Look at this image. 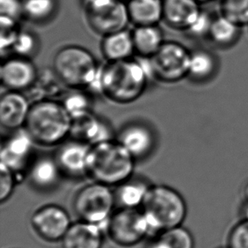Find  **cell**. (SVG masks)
<instances>
[{"mask_svg":"<svg viewBox=\"0 0 248 248\" xmlns=\"http://www.w3.org/2000/svg\"><path fill=\"white\" fill-rule=\"evenodd\" d=\"M240 215L242 219L248 220V201H242V204L240 208Z\"/></svg>","mask_w":248,"mask_h":248,"instance_id":"e575fe53","label":"cell"},{"mask_svg":"<svg viewBox=\"0 0 248 248\" xmlns=\"http://www.w3.org/2000/svg\"><path fill=\"white\" fill-rule=\"evenodd\" d=\"M115 203V195L110 187L93 181L76 193L73 209L79 220L99 225L105 231Z\"/></svg>","mask_w":248,"mask_h":248,"instance_id":"8992f818","label":"cell"},{"mask_svg":"<svg viewBox=\"0 0 248 248\" xmlns=\"http://www.w3.org/2000/svg\"><path fill=\"white\" fill-rule=\"evenodd\" d=\"M34 143L25 128L12 131L2 143L0 163L16 173L23 170L31 157Z\"/></svg>","mask_w":248,"mask_h":248,"instance_id":"7c38bea8","label":"cell"},{"mask_svg":"<svg viewBox=\"0 0 248 248\" xmlns=\"http://www.w3.org/2000/svg\"><path fill=\"white\" fill-rule=\"evenodd\" d=\"M215 16L211 12L202 9L198 18L185 32L195 39H208Z\"/></svg>","mask_w":248,"mask_h":248,"instance_id":"f546056e","label":"cell"},{"mask_svg":"<svg viewBox=\"0 0 248 248\" xmlns=\"http://www.w3.org/2000/svg\"><path fill=\"white\" fill-rule=\"evenodd\" d=\"M136 158L119 141L93 145L87 159V174L95 182L119 186L131 179Z\"/></svg>","mask_w":248,"mask_h":248,"instance_id":"7a4b0ae2","label":"cell"},{"mask_svg":"<svg viewBox=\"0 0 248 248\" xmlns=\"http://www.w3.org/2000/svg\"><path fill=\"white\" fill-rule=\"evenodd\" d=\"M135 51L141 57L151 58L161 47L164 35L157 25L137 26L132 31Z\"/></svg>","mask_w":248,"mask_h":248,"instance_id":"603a6c76","label":"cell"},{"mask_svg":"<svg viewBox=\"0 0 248 248\" xmlns=\"http://www.w3.org/2000/svg\"><path fill=\"white\" fill-rule=\"evenodd\" d=\"M218 13L241 27H248V0H218Z\"/></svg>","mask_w":248,"mask_h":248,"instance_id":"4316f807","label":"cell"},{"mask_svg":"<svg viewBox=\"0 0 248 248\" xmlns=\"http://www.w3.org/2000/svg\"><path fill=\"white\" fill-rule=\"evenodd\" d=\"M38 78L37 68L27 58L15 56L3 62L0 69L1 83L7 91L27 90L33 87Z\"/></svg>","mask_w":248,"mask_h":248,"instance_id":"8fae6325","label":"cell"},{"mask_svg":"<svg viewBox=\"0 0 248 248\" xmlns=\"http://www.w3.org/2000/svg\"><path fill=\"white\" fill-rule=\"evenodd\" d=\"M227 246L230 248H248V220L242 219L229 233Z\"/></svg>","mask_w":248,"mask_h":248,"instance_id":"1f68e13d","label":"cell"},{"mask_svg":"<svg viewBox=\"0 0 248 248\" xmlns=\"http://www.w3.org/2000/svg\"><path fill=\"white\" fill-rule=\"evenodd\" d=\"M91 147L90 144L78 139L61 143L55 158L61 171L76 176L87 174Z\"/></svg>","mask_w":248,"mask_h":248,"instance_id":"5bb4252c","label":"cell"},{"mask_svg":"<svg viewBox=\"0 0 248 248\" xmlns=\"http://www.w3.org/2000/svg\"><path fill=\"white\" fill-rule=\"evenodd\" d=\"M152 233L155 235L183 225L187 204L183 196L165 185L150 186L141 206Z\"/></svg>","mask_w":248,"mask_h":248,"instance_id":"277c9868","label":"cell"},{"mask_svg":"<svg viewBox=\"0 0 248 248\" xmlns=\"http://www.w3.org/2000/svg\"><path fill=\"white\" fill-rule=\"evenodd\" d=\"M0 15L18 20L20 17L23 16L22 0H0Z\"/></svg>","mask_w":248,"mask_h":248,"instance_id":"836d02e7","label":"cell"},{"mask_svg":"<svg viewBox=\"0 0 248 248\" xmlns=\"http://www.w3.org/2000/svg\"><path fill=\"white\" fill-rule=\"evenodd\" d=\"M163 20L170 27L186 31L201 12L197 0H163Z\"/></svg>","mask_w":248,"mask_h":248,"instance_id":"e0dca14e","label":"cell"},{"mask_svg":"<svg viewBox=\"0 0 248 248\" xmlns=\"http://www.w3.org/2000/svg\"><path fill=\"white\" fill-rule=\"evenodd\" d=\"M105 231L99 225L79 221L72 223L61 240L62 248H103Z\"/></svg>","mask_w":248,"mask_h":248,"instance_id":"9a60e30c","label":"cell"},{"mask_svg":"<svg viewBox=\"0 0 248 248\" xmlns=\"http://www.w3.org/2000/svg\"><path fill=\"white\" fill-rule=\"evenodd\" d=\"M99 70L100 66L93 55L80 46L62 47L54 55V74L61 83L71 88L90 87Z\"/></svg>","mask_w":248,"mask_h":248,"instance_id":"5b68a950","label":"cell"},{"mask_svg":"<svg viewBox=\"0 0 248 248\" xmlns=\"http://www.w3.org/2000/svg\"><path fill=\"white\" fill-rule=\"evenodd\" d=\"M199 3L202 4V3H210L212 1H215V0H197Z\"/></svg>","mask_w":248,"mask_h":248,"instance_id":"8d00e7d4","label":"cell"},{"mask_svg":"<svg viewBox=\"0 0 248 248\" xmlns=\"http://www.w3.org/2000/svg\"><path fill=\"white\" fill-rule=\"evenodd\" d=\"M72 118L64 104L53 99H39L31 106L25 129L34 142L56 146L71 135Z\"/></svg>","mask_w":248,"mask_h":248,"instance_id":"3957f363","label":"cell"},{"mask_svg":"<svg viewBox=\"0 0 248 248\" xmlns=\"http://www.w3.org/2000/svg\"><path fill=\"white\" fill-rule=\"evenodd\" d=\"M101 50L108 62L125 61L131 59L135 52L132 32L122 30L104 37Z\"/></svg>","mask_w":248,"mask_h":248,"instance_id":"ffe728a7","label":"cell"},{"mask_svg":"<svg viewBox=\"0 0 248 248\" xmlns=\"http://www.w3.org/2000/svg\"><path fill=\"white\" fill-rule=\"evenodd\" d=\"M242 201H248V181L242 187Z\"/></svg>","mask_w":248,"mask_h":248,"instance_id":"d590c367","label":"cell"},{"mask_svg":"<svg viewBox=\"0 0 248 248\" xmlns=\"http://www.w3.org/2000/svg\"><path fill=\"white\" fill-rule=\"evenodd\" d=\"M128 12L137 26L157 25L163 20V0H129Z\"/></svg>","mask_w":248,"mask_h":248,"instance_id":"7402d4cb","label":"cell"},{"mask_svg":"<svg viewBox=\"0 0 248 248\" xmlns=\"http://www.w3.org/2000/svg\"><path fill=\"white\" fill-rule=\"evenodd\" d=\"M61 170L55 158H42L34 163L30 170V180L37 187H52L57 183Z\"/></svg>","mask_w":248,"mask_h":248,"instance_id":"cb8c5ba5","label":"cell"},{"mask_svg":"<svg viewBox=\"0 0 248 248\" xmlns=\"http://www.w3.org/2000/svg\"><path fill=\"white\" fill-rule=\"evenodd\" d=\"M149 76V58L108 62L90 87L115 104H131L144 93Z\"/></svg>","mask_w":248,"mask_h":248,"instance_id":"6da1fadb","label":"cell"},{"mask_svg":"<svg viewBox=\"0 0 248 248\" xmlns=\"http://www.w3.org/2000/svg\"><path fill=\"white\" fill-rule=\"evenodd\" d=\"M84 5L88 25L104 37L126 29L131 22L127 3L122 0H92Z\"/></svg>","mask_w":248,"mask_h":248,"instance_id":"9c48e42d","label":"cell"},{"mask_svg":"<svg viewBox=\"0 0 248 248\" xmlns=\"http://www.w3.org/2000/svg\"><path fill=\"white\" fill-rule=\"evenodd\" d=\"M118 141L136 159L148 156L155 148V138L153 131L141 124H131L121 130Z\"/></svg>","mask_w":248,"mask_h":248,"instance_id":"2e32d148","label":"cell"},{"mask_svg":"<svg viewBox=\"0 0 248 248\" xmlns=\"http://www.w3.org/2000/svg\"><path fill=\"white\" fill-rule=\"evenodd\" d=\"M191 51L177 42H165L149 58L152 76L165 83H175L188 77Z\"/></svg>","mask_w":248,"mask_h":248,"instance_id":"ba28073f","label":"cell"},{"mask_svg":"<svg viewBox=\"0 0 248 248\" xmlns=\"http://www.w3.org/2000/svg\"><path fill=\"white\" fill-rule=\"evenodd\" d=\"M38 43L36 36L30 31H19L12 49L16 56L29 59L37 50Z\"/></svg>","mask_w":248,"mask_h":248,"instance_id":"f1b7e54d","label":"cell"},{"mask_svg":"<svg viewBox=\"0 0 248 248\" xmlns=\"http://www.w3.org/2000/svg\"><path fill=\"white\" fill-rule=\"evenodd\" d=\"M23 16L35 23H44L54 16L56 0H22Z\"/></svg>","mask_w":248,"mask_h":248,"instance_id":"484cf974","label":"cell"},{"mask_svg":"<svg viewBox=\"0 0 248 248\" xmlns=\"http://www.w3.org/2000/svg\"><path fill=\"white\" fill-rule=\"evenodd\" d=\"M229 248L228 246H225V247H219V248Z\"/></svg>","mask_w":248,"mask_h":248,"instance_id":"74e56055","label":"cell"},{"mask_svg":"<svg viewBox=\"0 0 248 248\" xmlns=\"http://www.w3.org/2000/svg\"><path fill=\"white\" fill-rule=\"evenodd\" d=\"M71 135L74 136L75 139L85 141L91 146L112 140L108 124H104L92 112L72 119Z\"/></svg>","mask_w":248,"mask_h":248,"instance_id":"ac0fdd59","label":"cell"},{"mask_svg":"<svg viewBox=\"0 0 248 248\" xmlns=\"http://www.w3.org/2000/svg\"><path fill=\"white\" fill-rule=\"evenodd\" d=\"M149 186L140 181H125L118 186L114 193L116 202L121 208H138L142 204Z\"/></svg>","mask_w":248,"mask_h":248,"instance_id":"d4e9b609","label":"cell"},{"mask_svg":"<svg viewBox=\"0 0 248 248\" xmlns=\"http://www.w3.org/2000/svg\"><path fill=\"white\" fill-rule=\"evenodd\" d=\"M242 27L218 13L212 22L208 40L218 48H230L238 43L242 35Z\"/></svg>","mask_w":248,"mask_h":248,"instance_id":"44dd1931","label":"cell"},{"mask_svg":"<svg viewBox=\"0 0 248 248\" xmlns=\"http://www.w3.org/2000/svg\"><path fill=\"white\" fill-rule=\"evenodd\" d=\"M31 104L21 92L7 91L0 99V124L7 131L25 127Z\"/></svg>","mask_w":248,"mask_h":248,"instance_id":"4fadbf2b","label":"cell"},{"mask_svg":"<svg viewBox=\"0 0 248 248\" xmlns=\"http://www.w3.org/2000/svg\"><path fill=\"white\" fill-rule=\"evenodd\" d=\"M218 66V57L213 51L197 48L191 51L187 78L198 83L208 82L215 78Z\"/></svg>","mask_w":248,"mask_h":248,"instance_id":"d6986e66","label":"cell"},{"mask_svg":"<svg viewBox=\"0 0 248 248\" xmlns=\"http://www.w3.org/2000/svg\"><path fill=\"white\" fill-rule=\"evenodd\" d=\"M62 104H64V108L71 114L72 119L80 117L91 112L89 99L82 93H74L70 94Z\"/></svg>","mask_w":248,"mask_h":248,"instance_id":"4dcf8cb0","label":"cell"},{"mask_svg":"<svg viewBox=\"0 0 248 248\" xmlns=\"http://www.w3.org/2000/svg\"><path fill=\"white\" fill-rule=\"evenodd\" d=\"M105 233L115 245L131 248L142 242L151 231L141 209L120 208L111 215Z\"/></svg>","mask_w":248,"mask_h":248,"instance_id":"52a82bcc","label":"cell"},{"mask_svg":"<svg viewBox=\"0 0 248 248\" xmlns=\"http://www.w3.org/2000/svg\"><path fill=\"white\" fill-rule=\"evenodd\" d=\"M71 224L67 211L56 204L44 205L31 218V225L39 238L53 243L61 242Z\"/></svg>","mask_w":248,"mask_h":248,"instance_id":"30bf717a","label":"cell"},{"mask_svg":"<svg viewBox=\"0 0 248 248\" xmlns=\"http://www.w3.org/2000/svg\"><path fill=\"white\" fill-rule=\"evenodd\" d=\"M169 242L171 248H195V240L191 232L183 225L159 232Z\"/></svg>","mask_w":248,"mask_h":248,"instance_id":"83f0119b","label":"cell"},{"mask_svg":"<svg viewBox=\"0 0 248 248\" xmlns=\"http://www.w3.org/2000/svg\"><path fill=\"white\" fill-rule=\"evenodd\" d=\"M16 174L10 168L0 163V202L3 203L13 194L16 186Z\"/></svg>","mask_w":248,"mask_h":248,"instance_id":"d6a6232c","label":"cell"}]
</instances>
